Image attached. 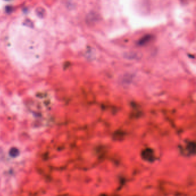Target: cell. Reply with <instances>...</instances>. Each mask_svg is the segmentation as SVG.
<instances>
[{
    "mask_svg": "<svg viewBox=\"0 0 196 196\" xmlns=\"http://www.w3.org/2000/svg\"><path fill=\"white\" fill-rule=\"evenodd\" d=\"M4 158V153L2 148H0V161H2Z\"/></svg>",
    "mask_w": 196,
    "mask_h": 196,
    "instance_id": "obj_6",
    "label": "cell"
},
{
    "mask_svg": "<svg viewBox=\"0 0 196 196\" xmlns=\"http://www.w3.org/2000/svg\"><path fill=\"white\" fill-rule=\"evenodd\" d=\"M5 1H10V0H5Z\"/></svg>",
    "mask_w": 196,
    "mask_h": 196,
    "instance_id": "obj_7",
    "label": "cell"
},
{
    "mask_svg": "<svg viewBox=\"0 0 196 196\" xmlns=\"http://www.w3.org/2000/svg\"><path fill=\"white\" fill-rule=\"evenodd\" d=\"M9 155L12 158H16L20 154V151L16 148H12L9 150Z\"/></svg>",
    "mask_w": 196,
    "mask_h": 196,
    "instance_id": "obj_3",
    "label": "cell"
},
{
    "mask_svg": "<svg viewBox=\"0 0 196 196\" xmlns=\"http://www.w3.org/2000/svg\"><path fill=\"white\" fill-rule=\"evenodd\" d=\"M99 18L100 17L97 13L94 12H91L86 16V22L89 25H94L95 23L98 21Z\"/></svg>",
    "mask_w": 196,
    "mask_h": 196,
    "instance_id": "obj_1",
    "label": "cell"
},
{
    "mask_svg": "<svg viewBox=\"0 0 196 196\" xmlns=\"http://www.w3.org/2000/svg\"><path fill=\"white\" fill-rule=\"evenodd\" d=\"M24 24L29 27H32L33 26V24L31 21H30L29 20H27L26 21H25L24 22Z\"/></svg>",
    "mask_w": 196,
    "mask_h": 196,
    "instance_id": "obj_5",
    "label": "cell"
},
{
    "mask_svg": "<svg viewBox=\"0 0 196 196\" xmlns=\"http://www.w3.org/2000/svg\"><path fill=\"white\" fill-rule=\"evenodd\" d=\"M152 38V36L150 35L144 36L143 37H142L139 41V44L140 45H144L147 43H149Z\"/></svg>",
    "mask_w": 196,
    "mask_h": 196,
    "instance_id": "obj_2",
    "label": "cell"
},
{
    "mask_svg": "<svg viewBox=\"0 0 196 196\" xmlns=\"http://www.w3.org/2000/svg\"><path fill=\"white\" fill-rule=\"evenodd\" d=\"M36 13L39 18L42 19L46 16V11L44 8L39 7L36 9Z\"/></svg>",
    "mask_w": 196,
    "mask_h": 196,
    "instance_id": "obj_4",
    "label": "cell"
}]
</instances>
